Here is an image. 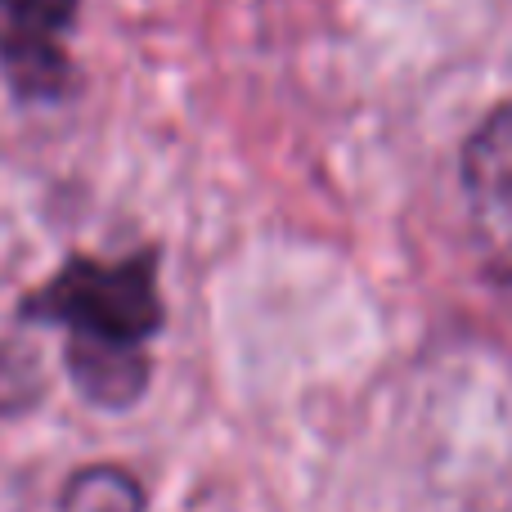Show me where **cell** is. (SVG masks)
Segmentation results:
<instances>
[{"label":"cell","mask_w":512,"mask_h":512,"mask_svg":"<svg viewBox=\"0 0 512 512\" xmlns=\"http://www.w3.org/2000/svg\"><path fill=\"white\" fill-rule=\"evenodd\" d=\"M463 198L481 261L512 288V104L495 108L463 144Z\"/></svg>","instance_id":"obj_2"},{"label":"cell","mask_w":512,"mask_h":512,"mask_svg":"<svg viewBox=\"0 0 512 512\" xmlns=\"http://www.w3.org/2000/svg\"><path fill=\"white\" fill-rule=\"evenodd\" d=\"M77 0H0V59L18 95L50 99L68 86L63 36Z\"/></svg>","instance_id":"obj_3"},{"label":"cell","mask_w":512,"mask_h":512,"mask_svg":"<svg viewBox=\"0 0 512 512\" xmlns=\"http://www.w3.org/2000/svg\"><path fill=\"white\" fill-rule=\"evenodd\" d=\"M23 319L63 328V360L90 405H135L149 391V346L162 328L158 256H72L23 301Z\"/></svg>","instance_id":"obj_1"},{"label":"cell","mask_w":512,"mask_h":512,"mask_svg":"<svg viewBox=\"0 0 512 512\" xmlns=\"http://www.w3.org/2000/svg\"><path fill=\"white\" fill-rule=\"evenodd\" d=\"M59 512H144V490L126 468H86L68 481Z\"/></svg>","instance_id":"obj_4"}]
</instances>
